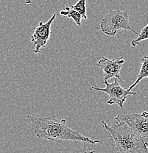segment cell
Returning a JSON list of instances; mask_svg holds the SVG:
<instances>
[{"mask_svg": "<svg viewBox=\"0 0 148 153\" xmlns=\"http://www.w3.org/2000/svg\"><path fill=\"white\" fill-rule=\"evenodd\" d=\"M71 7L77 11L83 19H88L86 16V0H78V1Z\"/></svg>", "mask_w": 148, "mask_h": 153, "instance_id": "obj_10", "label": "cell"}, {"mask_svg": "<svg viewBox=\"0 0 148 153\" xmlns=\"http://www.w3.org/2000/svg\"><path fill=\"white\" fill-rule=\"evenodd\" d=\"M125 63L123 57L116 59H109L103 57L97 63V66L103 71L104 81H108L111 78H117L122 82L124 81L120 77V71L122 65Z\"/></svg>", "mask_w": 148, "mask_h": 153, "instance_id": "obj_7", "label": "cell"}, {"mask_svg": "<svg viewBox=\"0 0 148 153\" xmlns=\"http://www.w3.org/2000/svg\"><path fill=\"white\" fill-rule=\"evenodd\" d=\"M29 120L31 128L36 137L41 139L48 140L57 143H61L63 141H71L74 142H84L95 144L106 140H93L85 136L76 130H72L66 124L65 119H57L54 116L50 117H36L29 116Z\"/></svg>", "mask_w": 148, "mask_h": 153, "instance_id": "obj_1", "label": "cell"}, {"mask_svg": "<svg viewBox=\"0 0 148 153\" xmlns=\"http://www.w3.org/2000/svg\"><path fill=\"white\" fill-rule=\"evenodd\" d=\"M147 119L148 114L147 111H144L141 114L117 115L114 117L116 122L126 124L134 135L144 138L148 137Z\"/></svg>", "mask_w": 148, "mask_h": 153, "instance_id": "obj_5", "label": "cell"}, {"mask_svg": "<svg viewBox=\"0 0 148 153\" xmlns=\"http://www.w3.org/2000/svg\"><path fill=\"white\" fill-rule=\"evenodd\" d=\"M60 15L72 19L77 26H80L81 25V19H83L82 16L75 10L71 8V7H66L64 10L60 11Z\"/></svg>", "mask_w": 148, "mask_h": 153, "instance_id": "obj_9", "label": "cell"}, {"mask_svg": "<svg viewBox=\"0 0 148 153\" xmlns=\"http://www.w3.org/2000/svg\"><path fill=\"white\" fill-rule=\"evenodd\" d=\"M83 153H95L94 150H90V151H87V152H85Z\"/></svg>", "mask_w": 148, "mask_h": 153, "instance_id": "obj_12", "label": "cell"}, {"mask_svg": "<svg viewBox=\"0 0 148 153\" xmlns=\"http://www.w3.org/2000/svg\"><path fill=\"white\" fill-rule=\"evenodd\" d=\"M137 45H138V47H139L140 50H141V54H142L143 55V58L141 59V66H140L139 72H138L137 75V78H136V81L133 82V85H131L128 88V91H131L133 88L136 87V86L138 84V82H139L143 78L148 77V57L144 53V51H143L142 49V45H141V44L138 43Z\"/></svg>", "mask_w": 148, "mask_h": 153, "instance_id": "obj_8", "label": "cell"}, {"mask_svg": "<svg viewBox=\"0 0 148 153\" xmlns=\"http://www.w3.org/2000/svg\"><path fill=\"white\" fill-rule=\"evenodd\" d=\"M100 29L103 33L109 36H114L119 30H130L137 36L138 34L130 27L128 10H111L107 15L102 19Z\"/></svg>", "mask_w": 148, "mask_h": 153, "instance_id": "obj_3", "label": "cell"}, {"mask_svg": "<svg viewBox=\"0 0 148 153\" xmlns=\"http://www.w3.org/2000/svg\"><path fill=\"white\" fill-rule=\"evenodd\" d=\"M147 30H148V25H146L145 27L141 30V33L138 34V37L136 39L133 40L131 41V46L132 47H136V45L140 43V41H144V40H147L148 38V35H147Z\"/></svg>", "mask_w": 148, "mask_h": 153, "instance_id": "obj_11", "label": "cell"}, {"mask_svg": "<svg viewBox=\"0 0 148 153\" xmlns=\"http://www.w3.org/2000/svg\"><path fill=\"white\" fill-rule=\"evenodd\" d=\"M55 18H56V13L53 14L46 23L40 22L34 33L30 36V41L33 43L35 47V49H33V52L35 54L41 52V49L44 48L47 45V43L48 42L51 35V25Z\"/></svg>", "mask_w": 148, "mask_h": 153, "instance_id": "obj_6", "label": "cell"}, {"mask_svg": "<svg viewBox=\"0 0 148 153\" xmlns=\"http://www.w3.org/2000/svg\"><path fill=\"white\" fill-rule=\"evenodd\" d=\"M103 84L106 85V88H97L91 86V90L98 91L100 92H104L109 95V100L107 101L108 105H117L121 109L124 108V103L126 101L127 98L130 95H136V92L128 91L124 88L118 82V79L114 78V81L112 83H109L108 81H103Z\"/></svg>", "mask_w": 148, "mask_h": 153, "instance_id": "obj_4", "label": "cell"}, {"mask_svg": "<svg viewBox=\"0 0 148 153\" xmlns=\"http://www.w3.org/2000/svg\"><path fill=\"white\" fill-rule=\"evenodd\" d=\"M25 1H26L27 4H30V2H31V0H25Z\"/></svg>", "mask_w": 148, "mask_h": 153, "instance_id": "obj_13", "label": "cell"}, {"mask_svg": "<svg viewBox=\"0 0 148 153\" xmlns=\"http://www.w3.org/2000/svg\"><path fill=\"white\" fill-rule=\"evenodd\" d=\"M101 122L112 138L117 153H143L147 151L145 138L134 135L126 124L116 122L115 124L109 126L104 120Z\"/></svg>", "mask_w": 148, "mask_h": 153, "instance_id": "obj_2", "label": "cell"}]
</instances>
